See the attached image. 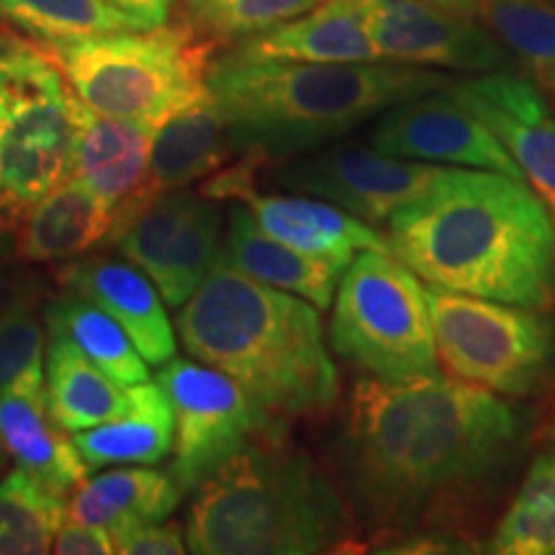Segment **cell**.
I'll use <instances>...</instances> for the list:
<instances>
[{
  "label": "cell",
  "instance_id": "obj_1",
  "mask_svg": "<svg viewBox=\"0 0 555 555\" xmlns=\"http://www.w3.org/2000/svg\"><path fill=\"white\" fill-rule=\"evenodd\" d=\"M527 435L530 414L489 388L440 373L404 384L360 378L337 455L367 545L414 535L470 540L461 519L502 489Z\"/></svg>",
  "mask_w": 555,
  "mask_h": 555
},
{
  "label": "cell",
  "instance_id": "obj_2",
  "mask_svg": "<svg viewBox=\"0 0 555 555\" xmlns=\"http://www.w3.org/2000/svg\"><path fill=\"white\" fill-rule=\"evenodd\" d=\"M388 247L433 286L527 309L555 304V224L527 183L446 168L386 221Z\"/></svg>",
  "mask_w": 555,
  "mask_h": 555
},
{
  "label": "cell",
  "instance_id": "obj_3",
  "mask_svg": "<svg viewBox=\"0 0 555 555\" xmlns=\"http://www.w3.org/2000/svg\"><path fill=\"white\" fill-rule=\"evenodd\" d=\"M448 75L404 62H301L234 47L208 62L206 86L237 155L283 159L324 147L397 103L440 93Z\"/></svg>",
  "mask_w": 555,
  "mask_h": 555
},
{
  "label": "cell",
  "instance_id": "obj_4",
  "mask_svg": "<svg viewBox=\"0 0 555 555\" xmlns=\"http://www.w3.org/2000/svg\"><path fill=\"white\" fill-rule=\"evenodd\" d=\"M176 332L193 358L232 376L281 425L324 416L339 397L314 304L221 260L178 309Z\"/></svg>",
  "mask_w": 555,
  "mask_h": 555
},
{
  "label": "cell",
  "instance_id": "obj_5",
  "mask_svg": "<svg viewBox=\"0 0 555 555\" xmlns=\"http://www.w3.org/2000/svg\"><path fill=\"white\" fill-rule=\"evenodd\" d=\"M185 545L198 555H314L352 540L350 506L283 437H260L191 491Z\"/></svg>",
  "mask_w": 555,
  "mask_h": 555
},
{
  "label": "cell",
  "instance_id": "obj_6",
  "mask_svg": "<svg viewBox=\"0 0 555 555\" xmlns=\"http://www.w3.org/2000/svg\"><path fill=\"white\" fill-rule=\"evenodd\" d=\"M69 90L99 114L155 124L206 86L214 47L185 26L41 41Z\"/></svg>",
  "mask_w": 555,
  "mask_h": 555
},
{
  "label": "cell",
  "instance_id": "obj_7",
  "mask_svg": "<svg viewBox=\"0 0 555 555\" xmlns=\"http://www.w3.org/2000/svg\"><path fill=\"white\" fill-rule=\"evenodd\" d=\"M75 93L41 44L0 26V219L73 176Z\"/></svg>",
  "mask_w": 555,
  "mask_h": 555
},
{
  "label": "cell",
  "instance_id": "obj_8",
  "mask_svg": "<svg viewBox=\"0 0 555 555\" xmlns=\"http://www.w3.org/2000/svg\"><path fill=\"white\" fill-rule=\"evenodd\" d=\"M332 304V350L360 373L386 384L440 373L427 288L391 249L358 253Z\"/></svg>",
  "mask_w": 555,
  "mask_h": 555
},
{
  "label": "cell",
  "instance_id": "obj_9",
  "mask_svg": "<svg viewBox=\"0 0 555 555\" xmlns=\"http://www.w3.org/2000/svg\"><path fill=\"white\" fill-rule=\"evenodd\" d=\"M437 360L450 376L512 399L538 397L555 371V327L540 309L427 286Z\"/></svg>",
  "mask_w": 555,
  "mask_h": 555
},
{
  "label": "cell",
  "instance_id": "obj_10",
  "mask_svg": "<svg viewBox=\"0 0 555 555\" xmlns=\"http://www.w3.org/2000/svg\"><path fill=\"white\" fill-rule=\"evenodd\" d=\"M106 245L134 262L168 307L180 309L221 260L224 211L185 189L134 196L116 211Z\"/></svg>",
  "mask_w": 555,
  "mask_h": 555
},
{
  "label": "cell",
  "instance_id": "obj_11",
  "mask_svg": "<svg viewBox=\"0 0 555 555\" xmlns=\"http://www.w3.org/2000/svg\"><path fill=\"white\" fill-rule=\"evenodd\" d=\"M155 380L168 393L176 414L170 474L183 494H191L247 442L286 435V425L275 422L219 367L172 358L159 365Z\"/></svg>",
  "mask_w": 555,
  "mask_h": 555
},
{
  "label": "cell",
  "instance_id": "obj_12",
  "mask_svg": "<svg viewBox=\"0 0 555 555\" xmlns=\"http://www.w3.org/2000/svg\"><path fill=\"white\" fill-rule=\"evenodd\" d=\"M262 172L275 189L322 198L373 227L386 224L397 208L425 196L446 165L391 157L356 144H324L266 163Z\"/></svg>",
  "mask_w": 555,
  "mask_h": 555
},
{
  "label": "cell",
  "instance_id": "obj_13",
  "mask_svg": "<svg viewBox=\"0 0 555 555\" xmlns=\"http://www.w3.org/2000/svg\"><path fill=\"white\" fill-rule=\"evenodd\" d=\"M367 29L380 60L457 73H494L512 52L489 26L422 0H365Z\"/></svg>",
  "mask_w": 555,
  "mask_h": 555
},
{
  "label": "cell",
  "instance_id": "obj_14",
  "mask_svg": "<svg viewBox=\"0 0 555 555\" xmlns=\"http://www.w3.org/2000/svg\"><path fill=\"white\" fill-rule=\"evenodd\" d=\"M371 144L391 157L491 170L527 183L502 142L446 90L384 111L371 131Z\"/></svg>",
  "mask_w": 555,
  "mask_h": 555
},
{
  "label": "cell",
  "instance_id": "obj_15",
  "mask_svg": "<svg viewBox=\"0 0 555 555\" xmlns=\"http://www.w3.org/2000/svg\"><path fill=\"white\" fill-rule=\"evenodd\" d=\"M446 93L502 142L555 224V119L535 82L504 67L450 82Z\"/></svg>",
  "mask_w": 555,
  "mask_h": 555
},
{
  "label": "cell",
  "instance_id": "obj_16",
  "mask_svg": "<svg viewBox=\"0 0 555 555\" xmlns=\"http://www.w3.org/2000/svg\"><path fill=\"white\" fill-rule=\"evenodd\" d=\"M62 288L75 291L121 324L147 365L176 358V327L155 283L127 258L88 255L57 273Z\"/></svg>",
  "mask_w": 555,
  "mask_h": 555
},
{
  "label": "cell",
  "instance_id": "obj_17",
  "mask_svg": "<svg viewBox=\"0 0 555 555\" xmlns=\"http://www.w3.org/2000/svg\"><path fill=\"white\" fill-rule=\"evenodd\" d=\"M255 183L258 180L242 185L234 198L245 201L262 232L298 253L350 266V260L363 249H391L386 234L347 214L345 208L314 196H301V193L268 196V193H260Z\"/></svg>",
  "mask_w": 555,
  "mask_h": 555
},
{
  "label": "cell",
  "instance_id": "obj_18",
  "mask_svg": "<svg viewBox=\"0 0 555 555\" xmlns=\"http://www.w3.org/2000/svg\"><path fill=\"white\" fill-rule=\"evenodd\" d=\"M232 155L237 152L229 142L227 124L211 90L204 86L155 124L147 180L137 196L189 189L219 170Z\"/></svg>",
  "mask_w": 555,
  "mask_h": 555
},
{
  "label": "cell",
  "instance_id": "obj_19",
  "mask_svg": "<svg viewBox=\"0 0 555 555\" xmlns=\"http://www.w3.org/2000/svg\"><path fill=\"white\" fill-rule=\"evenodd\" d=\"M152 129V124L99 114L75 95L73 178L119 211L147 180Z\"/></svg>",
  "mask_w": 555,
  "mask_h": 555
},
{
  "label": "cell",
  "instance_id": "obj_20",
  "mask_svg": "<svg viewBox=\"0 0 555 555\" xmlns=\"http://www.w3.org/2000/svg\"><path fill=\"white\" fill-rule=\"evenodd\" d=\"M114 221V208L69 176L21 214L16 249L24 262L75 260L103 245Z\"/></svg>",
  "mask_w": 555,
  "mask_h": 555
},
{
  "label": "cell",
  "instance_id": "obj_21",
  "mask_svg": "<svg viewBox=\"0 0 555 555\" xmlns=\"http://www.w3.org/2000/svg\"><path fill=\"white\" fill-rule=\"evenodd\" d=\"M86 474L111 466H155L172 453L176 414L159 384L129 386V406L101 425L73 433Z\"/></svg>",
  "mask_w": 555,
  "mask_h": 555
},
{
  "label": "cell",
  "instance_id": "obj_22",
  "mask_svg": "<svg viewBox=\"0 0 555 555\" xmlns=\"http://www.w3.org/2000/svg\"><path fill=\"white\" fill-rule=\"evenodd\" d=\"M221 262L266 283V286L307 298L317 309H330V304L335 301L339 278L347 268L332 260L311 258V255L273 240L268 232H262L249 208L242 206H234L229 211Z\"/></svg>",
  "mask_w": 555,
  "mask_h": 555
},
{
  "label": "cell",
  "instance_id": "obj_23",
  "mask_svg": "<svg viewBox=\"0 0 555 555\" xmlns=\"http://www.w3.org/2000/svg\"><path fill=\"white\" fill-rule=\"evenodd\" d=\"M255 57L301 62H378L365 0H324L288 24L234 44Z\"/></svg>",
  "mask_w": 555,
  "mask_h": 555
},
{
  "label": "cell",
  "instance_id": "obj_24",
  "mask_svg": "<svg viewBox=\"0 0 555 555\" xmlns=\"http://www.w3.org/2000/svg\"><path fill=\"white\" fill-rule=\"evenodd\" d=\"M67 435L47 406V393H0V448L18 468L60 494H69L88 476Z\"/></svg>",
  "mask_w": 555,
  "mask_h": 555
},
{
  "label": "cell",
  "instance_id": "obj_25",
  "mask_svg": "<svg viewBox=\"0 0 555 555\" xmlns=\"http://www.w3.org/2000/svg\"><path fill=\"white\" fill-rule=\"evenodd\" d=\"M180 489L170 470L114 468L82 478L69 491L67 517L106 527L108 532L137 522H165L178 509Z\"/></svg>",
  "mask_w": 555,
  "mask_h": 555
},
{
  "label": "cell",
  "instance_id": "obj_26",
  "mask_svg": "<svg viewBox=\"0 0 555 555\" xmlns=\"http://www.w3.org/2000/svg\"><path fill=\"white\" fill-rule=\"evenodd\" d=\"M47 406L69 435L90 429L129 406V388L116 384L57 327L47 324Z\"/></svg>",
  "mask_w": 555,
  "mask_h": 555
},
{
  "label": "cell",
  "instance_id": "obj_27",
  "mask_svg": "<svg viewBox=\"0 0 555 555\" xmlns=\"http://www.w3.org/2000/svg\"><path fill=\"white\" fill-rule=\"evenodd\" d=\"M47 324L67 335L101 371L124 388L150 380L147 360L139 356L127 332L106 311L75 291L62 288L47 307Z\"/></svg>",
  "mask_w": 555,
  "mask_h": 555
},
{
  "label": "cell",
  "instance_id": "obj_28",
  "mask_svg": "<svg viewBox=\"0 0 555 555\" xmlns=\"http://www.w3.org/2000/svg\"><path fill=\"white\" fill-rule=\"evenodd\" d=\"M489 551L496 555H555V429L532 457L515 502L499 519Z\"/></svg>",
  "mask_w": 555,
  "mask_h": 555
},
{
  "label": "cell",
  "instance_id": "obj_29",
  "mask_svg": "<svg viewBox=\"0 0 555 555\" xmlns=\"http://www.w3.org/2000/svg\"><path fill=\"white\" fill-rule=\"evenodd\" d=\"M67 502V494L52 491L29 470L13 468L0 481V555L52 553Z\"/></svg>",
  "mask_w": 555,
  "mask_h": 555
},
{
  "label": "cell",
  "instance_id": "obj_30",
  "mask_svg": "<svg viewBox=\"0 0 555 555\" xmlns=\"http://www.w3.org/2000/svg\"><path fill=\"white\" fill-rule=\"evenodd\" d=\"M178 24L206 44H240L288 24L324 0H178Z\"/></svg>",
  "mask_w": 555,
  "mask_h": 555
},
{
  "label": "cell",
  "instance_id": "obj_31",
  "mask_svg": "<svg viewBox=\"0 0 555 555\" xmlns=\"http://www.w3.org/2000/svg\"><path fill=\"white\" fill-rule=\"evenodd\" d=\"M0 18L37 41L144 31L134 16L116 9L111 0H0Z\"/></svg>",
  "mask_w": 555,
  "mask_h": 555
},
{
  "label": "cell",
  "instance_id": "obj_32",
  "mask_svg": "<svg viewBox=\"0 0 555 555\" xmlns=\"http://www.w3.org/2000/svg\"><path fill=\"white\" fill-rule=\"evenodd\" d=\"M478 18L545 88L555 90V5L543 0H483Z\"/></svg>",
  "mask_w": 555,
  "mask_h": 555
},
{
  "label": "cell",
  "instance_id": "obj_33",
  "mask_svg": "<svg viewBox=\"0 0 555 555\" xmlns=\"http://www.w3.org/2000/svg\"><path fill=\"white\" fill-rule=\"evenodd\" d=\"M44 339L37 294L18 298L0 314V393H44Z\"/></svg>",
  "mask_w": 555,
  "mask_h": 555
},
{
  "label": "cell",
  "instance_id": "obj_34",
  "mask_svg": "<svg viewBox=\"0 0 555 555\" xmlns=\"http://www.w3.org/2000/svg\"><path fill=\"white\" fill-rule=\"evenodd\" d=\"M114 551L121 555H183L189 551L176 522H137L111 532Z\"/></svg>",
  "mask_w": 555,
  "mask_h": 555
},
{
  "label": "cell",
  "instance_id": "obj_35",
  "mask_svg": "<svg viewBox=\"0 0 555 555\" xmlns=\"http://www.w3.org/2000/svg\"><path fill=\"white\" fill-rule=\"evenodd\" d=\"M31 294H37V281L16 249V224L0 219V314Z\"/></svg>",
  "mask_w": 555,
  "mask_h": 555
},
{
  "label": "cell",
  "instance_id": "obj_36",
  "mask_svg": "<svg viewBox=\"0 0 555 555\" xmlns=\"http://www.w3.org/2000/svg\"><path fill=\"white\" fill-rule=\"evenodd\" d=\"M52 553L57 555H111L114 551V538L106 527H95L78 522V519H65L54 538Z\"/></svg>",
  "mask_w": 555,
  "mask_h": 555
},
{
  "label": "cell",
  "instance_id": "obj_37",
  "mask_svg": "<svg viewBox=\"0 0 555 555\" xmlns=\"http://www.w3.org/2000/svg\"><path fill=\"white\" fill-rule=\"evenodd\" d=\"M111 3L134 16L144 29H157V26L168 24L176 0H111Z\"/></svg>",
  "mask_w": 555,
  "mask_h": 555
},
{
  "label": "cell",
  "instance_id": "obj_38",
  "mask_svg": "<svg viewBox=\"0 0 555 555\" xmlns=\"http://www.w3.org/2000/svg\"><path fill=\"white\" fill-rule=\"evenodd\" d=\"M422 3L435 5V9L450 11V13H461V16H481L483 0H422Z\"/></svg>",
  "mask_w": 555,
  "mask_h": 555
},
{
  "label": "cell",
  "instance_id": "obj_39",
  "mask_svg": "<svg viewBox=\"0 0 555 555\" xmlns=\"http://www.w3.org/2000/svg\"><path fill=\"white\" fill-rule=\"evenodd\" d=\"M5 461H9V455H5V450L0 448V470H3V466H5Z\"/></svg>",
  "mask_w": 555,
  "mask_h": 555
}]
</instances>
